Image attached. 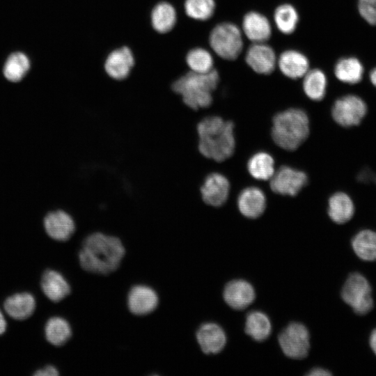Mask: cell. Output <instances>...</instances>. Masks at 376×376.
<instances>
[{
  "mask_svg": "<svg viewBox=\"0 0 376 376\" xmlns=\"http://www.w3.org/2000/svg\"><path fill=\"white\" fill-rule=\"evenodd\" d=\"M303 90L311 100L319 101L326 93L327 77L319 69L308 70L303 77Z\"/></svg>",
  "mask_w": 376,
  "mask_h": 376,
  "instance_id": "cell-28",
  "label": "cell"
},
{
  "mask_svg": "<svg viewBox=\"0 0 376 376\" xmlns=\"http://www.w3.org/2000/svg\"><path fill=\"white\" fill-rule=\"evenodd\" d=\"M151 24L155 31L164 34L171 31L177 20L176 11L169 3L162 1L157 3L152 10Z\"/></svg>",
  "mask_w": 376,
  "mask_h": 376,
  "instance_id": "cell-24",
  "label": "cell"
},
{
  "mask_svg": "<svg viewBox=\"0 0 376 376\" xmlns=\"http://www.w3.org/2000/svg\"><path fill=\"white\" fill-rule=\"evenodd\" d=\"M352 246L359 258L366 261L376 260V232L359 231L352 239Z\"/></svg>",
  "mask_w": 376,
  "mask_h": 376,
  "instance_id": "cell-26",
  "label": "cell"
},
{
  "mask_svg": "<svg viewBox=\"0 0 376 376\" xmlns=\"http://www.w3.org/2000/svg\"><path fill=\"white\" fill-rule=\"evenodd\" d=\"M272 324L268 317L260 311H252L246 318L245 331L256 341H263L270 335Z\"/></svg>",
  "mask_w": 376,
  "mask_h": 376,
  "instance_id": "cell-27",
  "label": "cell"
},
{
  "mask_svg": "<svg viewBox=\"0 0 376 376\" xmlns=\"http://www.w3.org/2000/svg\"><path fill=\"white\" fill-rule=\"evenodd\" d=\"M3 309L13 320H25L34 313L36 301L34 296L28 292L15 293L3 302Z\"/></svg>",
  "mask_w": 376,
  "mask_h": 376,
  "instance_id": "cell-19",
  "label": "cell"
},
{
  "mask_svg": "<svg viewBox=\"0 0 376 376\" xmlns=\"http://www.w3.org/2000/svg\"><path fill=\"white\" fill-rule=\"evenodd\" d=\"M344 301L359 315H365L373 307L371 287L359 273L352 274L346 280L341 292Z\"/></svg>",
  "mask_w": 376,
  "mask_h": 376,
  "instance_id": "cell-6",
  "label": "cell"
},
{
  "mask_svg": "<svg viewBox=\"0 0 376 376\" xmlns=\"http://www.w3.org/2000/svg\"><path fill=\"white\" fill-rule=\"evenodd\" d=\"M29 68L28 57L23 53L15 52L8 58L3 68V75L8 80L17 82L23 79Z\"/></svg>",
  "mask_w": 376,
  "mask_h": 376,
  "instance_id": "cell-30",
  "label": "cell"
},
{
  "mask_svg": "<svg viewBox=\"0 0 376 376\" xmlns=\"http://www.w3.org/2000/svg\"><path fill=\"white\" fill-rule=\"evenodd\" d=\"M58 368L53 365H47L45 367L37 370L33 373L34 376H58L59 375Z\"/></svg>",
  "mask_w": 376,
  "mask_h": 376,
  "instance_id": "cell-35",
  "label": "cell"
},
{
  "mask_svg": "<svg viewBox=\"0 0 376 376\" xmlns=\"http://www.w3.org/2000/svg\"><path fill=\"white\" fill-rule=\"evenodd\" d=\"M186 63L190 71L196 73H207L214 69L212 55L201 47L189 50L186 55Z\"/></svg>",
  "mask_w": 376,
  "mask_h": 376,
  "instance_id": "cell-32",
  "label": "cell"
},
{
  "mask_svg": "<svg viewBox=\"0 0 376 376\" xmlns=\"http://www.w3.org/2000/svg\"><path fill=\"white\" fill-rule=\"evenodd\" d=\"M354 213V206L351 198L344 192L331 195L328 202V214L335 223L345 224L351 219Z\"/></svg>",
  "mask_w": 376,
  "mask_h": 376,
  "instance_id": "cell-23",
  "label": "cell"
},
{
  "mask_svg": "<svg viewBox=\"0 0 376 376\" xmlns=\"http://www.w3.org/2000/svg\"><path fill=\"white\" fill-rule=\"evenodd\" d=\"M40 288L45 296L54 303H58L72 292V288L61 272L47 269L43 272L40 279Z\"/></svg>",
  "mask_w": 376,
  "mask_h": 376,
  "instance_id": "cell-14",
  "label": "cell"
},
{
  "mask_svg": "<svg viewBox=\"0 0 376 376\" xmlns=\"http://www.w3.org/2000/svg\"><path fill=\"white\" fill-rule=\"evenodd\" d=\"M253 286L244 280H233L226 284L224 298L226 304L233 309L243 310L255 299Z\"/></svg>",
  "mask_w": 376,
  "mask_h": 376,
  "instance_id": "cell-18",
  "label": "cell"
},
{
  "mask_svg": "<svg viewBox=\"0 0 376 376\" xmlns=\"http://www.w3.org/2000/svg\"><path fill=\"white\" fill-rule=\"evenodd\" d=\"M370 345L376 354V329H374L370 336Z\"/></svg>",
  "mask_w": 376,
  "mask_h": 376,
  "instance_id": "cell-38",
  "label": "cell"
},
{
  "mask_svg": "<svg viewBox=\"0 0 376 376\" xmlns=\"http://www.w3.org/2000/svg\"><path fill=\"white\" fill-rule=\"evenodd\" d=\"M7 328V322L6 318L0 309V336L3 334Z\"/></svg>",
  "mask_w": 376,
  "mask_h": 376,
  "instance_id": "cell-37",
  "label": "cell"
},
{
  "mask_svg": "<svg viewBox=\"0 0 376 376\" xmlns=\"http://www.w3.org/2000/svg\"><path fill=\"white\" fill-rule=\"evenodd\" d=\"M197 150L205 159L222 162L230 158L235 148L234 124L217 116L201 118L196 125Z\"/></svg>",
  "mask_w": 376,
  "mask_h": 376,
  "instance_id": "cell-2",
  "label": "cell"
},
{
  "mask_svg": "<svg viewBox=\"0 0 376 376\" xmlns=\"http://www.w3.org/2000/svg\"><path fill=\"white\" fill-rule=\"evenodd\" d=\"M331 375V373L328 370L320 368H314L308 373V375L310 376H327Z\"/></svg>",
  "mask_w": 376,
  "mask_h": 376,
  "instance_id": "cell-36",
  "label": "cell"
},
{
  "mask_svg": "<svg viewBox=\"0 0 376 376\" xmlns=\"http://www.w3.org/2000/svg\"><path fill=\"white\" fill-rule=\"evenodd\" d=\"M283 353L295 359L305 358L310 348L309 334L306 327L297 322L290 324L279 336Z\"/></svg>",
  "mask_w": 376,
  "mask_h": 376,
  "instance_id": "cell-8",
  "label": "cell"
},
{
  "mask_svg": "<svg viewBox=\"0 0 376 376\" xmlns=\"http://www.w3.org/2000/svg\"><path fill=\"white\" fill-rule=\"evenodd\" d=\"M184 7L189 17L205 21L214 14L215 2L214 0H185Z\"/></svg>",
  "mask_w": 376,
  "mask_h": 376,
  "instance_id": "cell-33",
  "label": "cell"
},
{
  "mask_svg": "<svg viewBox=\"0 0 376 376\" xmlns=\"http://www.w3.org/2000/svg\"><path fill=\"white\" fill-rule=\"evenodd\" d=\"M245 61L254 72L261 75L272 73L276 65L274 51L265 42H253L246 51Z\"/></svg>",
  "mask_w": 376,
  "mask_h": 376,
  "instance_id": "cell-15",
  "label": "cell"
},
{
  "mask_svg": "<svg viewBox=\"0 0 376 376\" xmlns=\"http://www.w3.org/2000/svg\"><path fill=\"white\" fill-rule=\"evenodd\" d=\"M336 77L347 84H357L363 77V68L360 61L353 57L340 59L334 68Z\"/></svg>",
  "mask_w": 376,
  "mask_h": 376,
  "instance_id": "cell-29",
  "label": "cell"
},
{
  "mask_svg": "<svg viewBox=\"0 0 376 376\" xmlns=\"http://www.w3.org/2000/svg\"><path fill=\"white\" fill-rule=\"evenodd\" d=\"M309 133V118L301 109H288L279 112L273 118L272 137L274 142L283 150H296L305 142Z\"/></svg>",
  "mask_w": 376,
  "mask_h": 376,
  "instance_id": "cell-4",
  "label": "cell"
},
{
  "mask_svg": "<svg viewBox=\"0 0 376 376\" xmlns=\"http://www.w3.org/2000/svg\"><path fill=\"white\" fill-rule=\"evenodd\" d=\"M230 188V182L224 175L217 172L210 173L200 185L201 199L206 205L220 207L228 200Z\"/></svg>",
  "mask_w": 376,
  "mask_h": 376,
  "instance_id": "cell-11",
  "label": "cell"
},
{
  "mask_svg": "<svg viewBox=\"0 0 376 376\" xmlns=\"http://www.w3.org/2000/svg\"><path fill=\"white\" fill-rule=\"evenodd\" d=\"M219 81V75L215 69L207 73L189 71L175 79L171 89L187 107L198 111L210 107Z\"/></svg>",
  "mask_w": 376,
  "mask_h": 376,
  "instance_id": "cell-3",
  "label": "cell"
},
{
  "mask_svg": "<svg viewBox=\"0 0 376 376\" xmlns=\"http://www.w3.org/2000/svg\"><path fill=\"white\" fill-rule=\"evenodd\" d=\"M242 29L246 38L253 42H265L271 36L272 28L267 18L263 15L251 11L242 21Z\"/></svg>",
  "mask_w": 376,
  "mask_h": 376,
  "instance_id": "cell-20",
  "label": "cell"
},
{
  "mask_svg": "<svg viewBox=\"0 0 376 376\" xmlns=\"http://www.w3.org/2000/svg\"><path fill=\"white\" fill-rule=\"evenodd\" d=\"M45 336L47 341L53 346H64L72 338V325L61 316L51 317L45 325Z\"/></svg>",
  "mask_w": 376,
  "mask_h": 376,
  "instance_id": "cell-22",
  "label": "cell"
},
{
  "mask_svg": "<svg viewBox=\"0 0 376 376\" xmlns=\"http://www.w3.org/2000/svg\"><path fill=\"white\" fill-rule=\"evenodd\" d=\"M278 65L285 76L292 79L303 77L309 70V61L306 56L292 49L281 53L278 60Z\"/></svg>",
  "mask_w": 376,
  "mask_h": 376,
  "instance_id": "cell-21",
  "label": "cell"
},
{
  "mask_svg": "<svg viewBox=\"0 0 376 376\" xmlns=\"http://www.w3.org/2000/svg\"><path fill=\"white\" fill-rule=\"evenodd\" d=\"M196 340L205 354L220 352L226 343V336L223 329L214 322H205L196 330Z\"/></svg>",
  "mask_w": 376,
  "mask_h": 376,
  "instance_id": "cell-16",
  "label": "cell"
},
{
  "mask_svg": "<svg viewBox=\"0 0 376 376\" xmlns=\"http://www.w3.org/2000/svg\"><path fill=\"white\" fill-rule=\"evenodd\" d=\"M125 253V247L120 237L94 231L81 241L77 259L84 272L93 275L107 276L119 269Z\"/></svg>",
  "mask_w": 376,
  "mask_h": 376,
  "instance_id": "cell-1",
  "label": "cell"
},
{
  "mask_svg": "<svg viewBox=\"0 0 376 376\" xmlns=\"http://www.w3.org/2000/svg\"><path fill=\"white\" fill-rule=\"evenodd\" d=\"M209 43L213 51L221 58L236 59L243 48V40L240 29L234 24L224 22L212 30Z\"/></svg>",
  "mask_w": 376,
  "mask_h": 376,
  "instance_id": "cell-5",
  "label": "cell"
},
{
  "mask_svg": "<svg viewBox=\"0 0 376 376\" xmlns=\"http://www.w3.org/2000/svg\"><path fill=\"white\" fill-rule=\"evenodd\" d=\"M307 182L308 176L306 173L288 166H282L269 180V187L279 195L295 196Z\"/></svg>",
  "mask_w": 376,
  "mask_h": 376,
  "instance_id": "cell-10",
  "label": "cell"
},
{
  "mask_svg": "<svg viewBox=\"0 0 376 376\" xmlns=\"http://www.w3.org/2000/svg\"><path fill=\"white\" fill-rule=\"evenodd\" d=\"M247 170L256 180H269L275 172L274 159L266 152H258L249 159Z\"/></svg>",
  "mask_w": 376,
  "mask_h": 376,
  "instance_id": "cell-25",
  "label": "cell"
},
{
  "mask_svg": "<svg viewBox=\"0 0 376 376\" xmlns=\"http://www.w3.org/2000/svg\"><path fill=\"white\" fill-rule=\"evenodd\" d=\"M45 230L52 240L65 242L70 240L77 230L76 221L71 214L63 210L49 212L43 221Z\"/></svg>",
  "mask_w": 376,
  "mask_h": 376,
  "instance_id": "cell-12",
  "label": "cell"
},
{
  "mask_svg": "<svg viewBox=\"0 0 376 376\" xmlns=\"http://www.w3.org/2000/svg\"><path fill=\"white\" fill-rule=\"evenodd\" d=\"M267 200L264 192L258 187H249L240 193L237 205L240 213L246 218L256 219L266 209Z\"/></svg>",
  "mask_w": 376,
  "mask_h": 376,
  "instance_id": "cell-17",
  "label": "cell"
},
{
  "mask_svg": "<svg viewBox=\"0 0 376 376\" xmlns=\"http://www.w3.org/2000/svg\"><path fill=\"white\" fill-rule=\"evenodd\" d=\"M134 65V57L131 49L123 46L113 50L107 56L104 68L107 75L115 81L128 77Z\"/></svg>",
  "mask_w": 376,
  "mask_h": 376,
  "instance_id": "cell-13",
  "label": "cell"
},
{
  "mask_svg": "<svg viewBox=\"0 0 376 376\" xmlns=\"http://www.w3.org/2000/svg\"><path fill=\"white\" fill-rule=\"evenodd\" d=\"M367 113L365 102L357 95L338 99L331 109V116L338 125L348 127L359 125Z\"/></svg>",
  "mask_w": 376,
  "mask_h": 376,
  "instance_id": "cell-9",
  "label": "cell"
},
{
  "mask_svg": "<svg viewBox=\"0 0 376 376\" xmlns=\"http://www.w3.org/2000/svg\"><path fill=\"white\" fill-rule=\"evenodd\" d=\"M370 79L372 84L376 86V68L371 71L370 74Z\"/></svg>",
  "mask_w": 376,
  "mask_h": 376,
  "instance_id": "cell-39",
  "label": "cell"
},
{
  "mask_svg": "<svg viewBox=\"0 0 376 376\" xmlns=\"http://www.w3.org/2000/svg\"><path fill=\"white\" fill-rule=\"evenodd\" d=\"M274 19L277 29L284 34H290L296 29L299 15L296 9L290 4L279 6L274 14Z\"/></svg>",
  "mask_w": 376,
  "mask_h": 376,
  "instance_id": "cell-31",
  "label": "cell"
},
{
  "mask_svg": "<svg viewBox=\"0 0 376 376\" xmlns=\"http://www.w3.org/2000/svg\"><path fill=\"white\" fill-rule=\"evenodd\" d=\"M159 296L151 285L138 283L132 285L126 295V305L129 312L142 317L152 313L158 308Z\"/></svg>",
  "mask_w": 376,
  "mask_h": 376,
  "instance_id": "cell-7",
  "label": "cell"
},
{
  "mask_svg": "<svg viewBox=\"0 0 376 376\" xmlns=\"http://www.w3.org/2000/svg\"><path fill=\"white\" fill-rule=\"evenodd\" d=\"M361 16L369 24L376 25V0H359Z\"/></svg>",
  "mask_w": 376,
  "mask_h": 376,
  "instance_id": "cell-34",
  "label": "cell"
}]
</instances>
